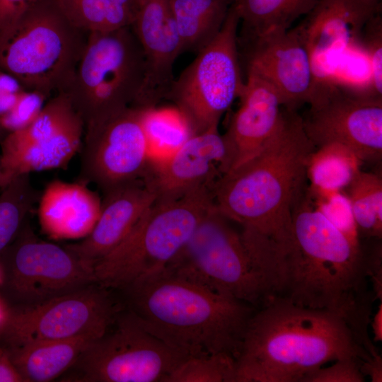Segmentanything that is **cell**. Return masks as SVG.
<instances>
[{"mask_svg":"<svg viewBox=\"0 0 382 382\" xmlns=\"http://www.w3.org/2000/svg\"><path fill=\"white\" fill-rule=\"evenodd\" d=\"M372 357L346 318L276 296L249 319L236 358V382H305L324 364Z\"/></svg>","mask_w":382,"mask_h":382,"instance_id":"1","label":"cell"},{"mask_svg":"<svg viewBox=\"0 0 382 382\" xmlns=\"http://www.w3.org/2000/svg\"><path fill=\"white\" fill-rule=\"evenodd\" d=\"M315 149L302 117L282 107L279 124L265 146L214 183L215 208L241 228L293 248L291 210L306 192L307 166Z\"/></svg>","mask_w":382,"mask_h":382,"instance_id":"2","label":"cell"},{"mask_svg":"<svg viewBox=\"0 0 382 382\" xmlns=\"http://www.w3.org/2000/svg\"><path fill=\"white\" fill-rule=\"evenodd\" d=\"M119 291L148 331L186 358L220 352L236 358L256 310L166 270Z\"/></svg>","mask_w":382,"mask_h":382,"instance_id":"3","label":"cell"},{"mask_svg":"<svg viewBox=\"0 0 382 382\" xmlns=\"http://www.w3.org/2000/svg\"><path fill=\"white\" fill-rule=\"evenodd\" d=\"M213 205L164 270L255 308L279 296L271 268Z\"/></svg>","mask_w":382,"mask_h":382,"instance_id":"4","label":"cell"},{"mask_svg":"<svg viewBox=\"0 0 382 382\" xmlns=\"http://www.w3.org/2000/svg\"><path fill=\"white\" fill-rule=\"evenodd\" d=\"M212 186L177 199L155 202L127 236L93 266L98 284L120 291L165 270L213 207Z\"/></svg>","mask_w":382,"mask_h":382,"instance_id":"5","label":"cell"},{"mask_svg":"<svg viewBox=\"0 0 382 382\" xmlns=\"http://www.w3.org/2000/svg\"><path fill=\"white\" fill-rule=\"evenodd\" d=\"M87 37L55 0H41L0 33V69L50 98L69 84Z\"/></svg>","mask_w":382,"mask_h":382,"instance_id":"6","label":"cell"},{"mask_svg":"<svg viewBox=\"0 0 382 382\" xmlns=\"http://www.w3.org/2000/svg\"><path fill=\"white\" fill-rule=\"evenodd\" d=\"M144 77V53L131 26L90 33L62 93L81 117L85 132L134 106Z\"/></svg>","mask_w":382,"mask_h":382,"instance_id":"7","label":"cell"},{"mask_svg":"<svg viewBox=\"0 0 382 382\" xmlns=\"http://www.w3.org/2000/svg\"><path fill=\"white\" fill-rule=\"evenodd\" d=\"M185 358L148 331L124 306L106 331L89 343L61 381L164 382Z\"/></svg>","mask_w":382,"mask_h":382,"instance_id":"8","label":"cell"},{"mask_svg":"<svg viewBox=\"0 0 382 382\" xmlns=\"http://www.w3.org/2000/svg\"><path fill=\"white\" fill-rule=\"evenodd\" d=\"M238 15L231 5L217 35L175 79L166 100L186 118L194 134L219 127L245 85L238 46Z\"/></svg>","mask_w":382,"mask_h":382,"instance_id":"9","label":"cell"},{"mask_svg":"<svg viewBox=\"0 0 382 382\" xmlns=\"http://www.w3.org/2000/svg\"><path fill=\"white\" fill-rule=\"evenodd\" d=\"M0 295L8 306H31L96 282L93 268L66 246L39 238L25 222L0 253Z\"/></svg>","mask_w":382,"mask_h":382,"instance_id":"10","label":"cell"},{"mask_svg":"<svg viewBox=\"0 0 382 382\" xmlns=\"http://www.w3.org/2000/svg\"><path fill=\"white\" fill-rule=\"evenodd\" d=\"M114 290L96 282L31 306H8L0 342L98 338L124 308Z\"/></svg>","mask_w":382,"mask_h":382,"instance_id":"11","label":"cell"},{"mask_svg":"<svg viewBox=\"0 0 382 382\" xmlns=\"http://www.w3.org/2000/svg\"><path fill=\"white\" fill-rule=\"evenodd\" d=\"M308 104L303 125L316 148L338 143L363 162L381 159L382 96L325 76L316 79Z\"/></svg>","mask_w":382,"mask_h":382,"instance_id":"12","label":"cell"},{"mask_svg":"<svg viewBox=\"0 0 382 382\" xmlns=\"http://www.w3.org/2000/svg\"><path fill=\"white\" fill-rule=\"evenodd\" d=\"M80 180L105 193L142 180L151 156L139 108L130 107L84 132Z\"/></svg>","mask_w":382,"mask_h":382,"instance_id":"13","label":"cell"},{"mask_svg":"<svg viewBox=\"0 0 382 382\" xmlns=\"http://www.w3.org/2000/svg\"><path fill=\"white\" fill-rule=\"evenodd\" d=\"M238 46L246 74L268 83L282 107L296 110L308 103L316 78L312 58L296 27L238 40Z\"/></svg>","mask_w":382,"mask_h":382,"instance_id":"14","label":"cell"},{"mask_svg":"<svg viewBox=\"0 0 382 382\" xmlns=\"http://www.w3.org/2000/svg\"><path fill=\"white\" fill-rule=\"evenodd\" d=\"M219 127L195 134L170 154L151 157L143 181L155 202L177 199L204 186H214L227 170V147Z\"/></svg>","mask_w":382,"mask_h":382,"instance_id":"15","label":"cell"},{"mask_svg":"<svg viewBox=\"0 0 382 382\" xmlns=\"http://www.w3.org/2000/svg\"><path fill=\"white\" fill-rule=\"evenodd\" d=\"M131 27L145 60L143 86L133 107L155 108L166 100L175 79L174 63L183 53L169 0H142Z\"/></svg>","mask_w":382,"mask_h":382,"instance_id":"16","label":"cell"},{"mask_svg":"<svg viewBox=\"0 0 382 382\" xmlns=\"http://www.w3.org/2000/svg\"><path fill=\"white\" fill-rule=\"evenodd\" d=\"M380 12V0H318L296 26L308 47L314 70L335 54L358 47L365 25Z\"/></svg>","mask_w":382,"mask_h":382,"instance_id":"17","label":"cell"},{"mask_svg":"<svg viewBox=\"0 0 382 382\" xmlns=\"http://www.w3.org/2000/svg\"><path fill=\"white\" fill-rule=\"evenodd\" d=\"M239 98L240 106L223 134L227 147L226 173L250 160L265 146L282 115L277 93L256 76L247 74Z\"/></svg>","mask_w":382,"mask_h":382,"instance_id":"18","label":"cell"},{"mask_svg":"<svg viewBox=\"0 0 382 382\" xmlns=\"http://www.w3.org/2000/svg\"><path fill=\"white\" fill-rule=\"evenodd\" d=\"M103 195L100 212L91 232L81 241L66 246L93 268L127 236L156 200L143 180Z\"/></svg>","mask_w":382,"mask_h":382,"instance_id":"19","label":"cell"},{"mask_svg":"<svg viewBox=\"0 0 382 382\" xmlns=\"http://www.w3.org/2000/svg\"><path fill=\"white\" fill-rule=\"evenodd\" d=\"M79 181L50 182L38 199V219L42 231L55 240L86 238L100 212L98 195Z\"/></svg>","mask_w":382,"mask_h":382,"instance_id":"20","label":"cell"},{"mask_svg":"<svg viewBox=\"0 0 382 382\" xmlns=\"http://www.w3.org/2000/svg\"><path fill=\"white\" fill-rule=\"evenodd\" d=\"M83 136L84 124L78 115L50 137L1 151L0 159L8 180L32 172L64 168L81 148Z\"/></svg>","mask_w":382,"mask_h":382,"instance_id":"21","label":"cell"},{"mask_svg":"<svg viewBox=\"0 0 382 382\" xmlns=\"http://www.w3.org/2000/svg\"><path fill=\"white\" fill-rule=\"evenodd\" d=\"M94 340L90 337H81L2 345L24 382H49L67 371Z\"/></svg>","mask_w":382,"mask_h":382,"instance_id":"22","label":"cell"},{"mask_svg":"<svg viewBox=\"0 0 382 382\" xmlns=\"http://www.w3.org/2000/svg\"><path fill=\"white\" fill-rule=\"evenodd\" d=\"M233 0H169L183 53H197L219 33Z\"/></svg>","mask_w":382,"mask_h":382,"instance_id":"23","label":"cell"},{"mask_svg":"<svg viewBox=\"0 0 382 382\" xmlns=\"http://www.w3.org/2000/svg\"><path fill=\"white\" fill-rule=\"evenodd\" d=\"M318 0H233L241 25L238 40L274 30L291 28L296 20L307 15Z\"/></svg>","mask_w":382,"mask_h":382,"instance_id":"24","label":"cell"},{"mask_svg":"<svg viewBox=\"0 0 382 382\" xmlns=\"http://www.w3.org/2000/svg\"><path fill=\"white\" fill-rule=\"evenodd\" d=\"M55 1L66 18L88 34L131 26L142 2V0Z\"/></svg>","mask_w":382,"mask_h":382,"instance_id":"25","label":"cell"},{"mask_svg":"<svg viewBox=\"0 0 382 382\" xmlns=\"http://www.w3.org/2000/svg\"><path fill=\"white\" fill-rule=\"evenodd\" d=\"M362 163L352 149L342 144L330 143L316 148L307 166L311 194L345 190L361 170Z\"/></svg>","mask_w":382,"mask_h":382,"instance_id":"26","label":"cell"},{"mask_svg":"<svg viewBox=\"0 0 382 382\" xmlns=\"http://www.w3.org/2000/svg\"><path fill=\"white\" fill-rule=\"evenodd\" d=\"M139 110L151 157L170 154L195 134L186 118L174 105Z\"/></svg>","mask_w":382,"mask_h":382,"instance_id":"27","label":"cell"},{"mask_svg":"<svg viewBox=\"0 0 382 382\" xmlns=\"http://www.w3.org/2000/svg\"><path fill=\"white\" fill-rule=\"evenodd\" d=\"M359 237L382 236V180L378 174L360 170L346 187Z\"/></svg>","mask_w":382,"mask_h":382,"instance_id":"28","label":"cell"},{"mask_svg":"<svg viewBox=\"0 0 382 382\" xmlns=\"http://www.w3.org/2000/svg\"><path fill=\"white\" fill-rule=\"evenodd\" d=\"M30 174L12 178L0 193V253L15 238L39 199Z\"/></svg>","mask_w":382,"mask_h":382,"instance_id":"29","label":"cell"},{"mask_svg":"<svg viewBox=\"0 0 382 382\" xmlns=\"http://www.w3.org/2000/svg\"><path fill=\"white\" fill-rule=\"evenodd\" d=\"M236 358L220 352L183 359L164 382H236Z\"/></svg>","mask_w":382,"mask_h":382,"instance_id":"30","label":"cell"},{"mask_svg":"<svg viewBox=\"0 0 382 382\" xmlns=\"http://www.w3.org/2000/svg\"><path fill=\"white\" fill-rule=\"evenodd\" d=\"M316 198V208L321 212L354 245H361L351 204L342 191L311 194Z\"/></svg>","mask_w":382,"mask_h":382,"instance_id":"31","label":"cell"},{"mask_svg":"<svg viewBox=\"0 0 382 382\" xmlns=\"http://www.w3.org/2000/svg\"><path fill=\"white\" fill-rule=\"evenodd\" d=\"M358 47L367 57L370 68V88L376 96H382V17L381 12L365 25Z\"/></svg>","mask_w":382,"mask_h":382,"instance_id":"32","label":"cell"},{"mask_svg":"<svg viewBox=\"0 0 382 382\" xmlns=\"http://www.w3.org/2000/svg\"><path fill=\"white\" fill-rule=\"evenodd\" d=\"M42 93L24 90L12 108L0 117V125L6 134L22 129L31 124L49 99Z\"/></svg>","mask_w":382,"mask_h":382,"instance_id":"33","label":"cell"},{"mask_svg":"<svg viewBox=\"0 0 382 382\" xmlns=\"http://www.w3.org/2000/svg\"><path fill=\"white\" fill-rule=\"evenodd\" d=\"M361 361L354 359L335 361L328 367H320L305 382H364L365 376L360 371Z\"/></svg>","mask_w":382,"mask_h":382,"instance_id":"34","label":"cell"},{"mask_svg":"<svg viewBox=\"0 0 382 382\" xmlns=\"http://www.w3.org/2000/svg\"><path fill=\"white\" fill-rule=\"evenodd\" d=\"M369 281L374 299L382 301V254L381 244L377 243L371 247L364 246Z\"/></svg>","mask_w":382,"mask_h":382,"instance_id":"35","label":"cell"},{"mask_svg":"<svg viewBox=\"0 0 382 382\" xmlns=\"http://www.w3.org/2000/svg\"><path fill=\"white\" fill-rule=\"evenodd\" d=\"M24 90L14 77L0 69V117L12 108Z\"/></svg>","mask_w":382,"mask_h":382,"instance_id":"36","label":"cell"},{"mask_svg":"<svg viewBox=\"0 0 382 382\" xmlns=\"http://www.w3.org/2000/svg\"><path fill=\"white\" fill-rule=\"evenodd\" d=\"M41 0H0V33Z\"/></svg>","mask_w":382,"mask_h":382,"instance_id":"37","label":"cell"},{"mask_svg":"<svg viewBox=\"0 0 382 382\" xmlns=\"http://www.w3.org/2000/svg\"><path fill=\"white\" fill-rule=\"evenodd\" d=\"M0 382H24L11 357L0 342Z\"/></svg>","mask_w":382,"mask_h":382,"instance_id":"38","label":"cell"},{"mask_svg":"<svg viewBox=\"0 0 382 382\" xmlns=\"http://www.w3.org/2000/svg\"><path fill=\"white\" fill-rule=\"evenodd\" d=\"M360 371L365 376H370L372 382L382 381V358L378 354L372 356L362 361L360 364Z\"/></svg>","mask_w":382,"mask_h":382,"instance_id":"39","label":"cell"},{"mask_svg":"<svg viewBox=\"0 0 382 382\" xmlns=\"http://www.w3.org/2000/svg\"><path fill=\"white\" fill-rule=\"evenodd\" d=\"M370 323L374 335V341L381 342L382 341V303L378 306L376 313L374 314L372 318L370 320Z\"/></svg>","mask_w":382,"mask_h":382,"instance_id":"40","label":"cell"},{"mask_svg":"<svg viewBox=\"0 0 382 382\" xmlns=\"http://www.w3.org/2000/svg\"><path fill=\"white\" fill-rule=\"evenodd\" d=\"M7 309L8 306L0 295V326L2 325L6 318Z\"/></svg>","mask_w":382,"mask_h":382,"instance_id":"41","label":"cell"},{"mask_svg":"<svg viewBox=\"0 0 382 382\" xmlns=\"http://www.w3.org/2000/svg\"><path fill=\"white\" fill-rule=\"evenodd\" d=\"M9 183V180H8L4 168L2 167V164L0 159V188L2 189L8 183Z\"/></svg>","mask_w":382,"mask_h":382,"instance_id":"42","label":"cell"},{"mask_svg":"<svg viewBox=\"0 0 382 382\" xmlns=\"http://www.w3.org/2000/svg\"><path fill=\"white\" fill-rule=\"evenodd\" d=\"M6 135V132L2 129V127L0 125V142L2 141V139L4 138Z\"/></svg>","mask_w":382,"mask_h":382,"instance_id":"43","label":"cell"},{"mask_svg":"<svg viewBox=\"0 0 382 382\" xmlns=\"http://www.w3.org/2000/svg\"><path fill=\"white\" fill-rule=\"evenodd\" d=\"M1 280H2V274H1V267H0V285H1Z\"/></svg>","mask_w":382,"mask_h":382,"instance_id":"44","label":"cell"}]
</instances>
